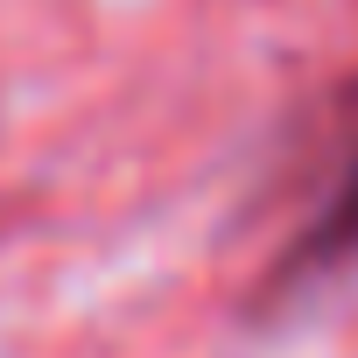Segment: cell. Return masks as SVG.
Wrapping results in <instances>:
<instances>
[{
	"mask_svg": "<svg viewBox=\"0 0 358 358\" xmlns=\"http://www.w3.org/2000/svg\"><path fill=\"white\" fill-rule=\"evenodd\" d=\"M358 260V148H351V169L337 176L330 204L316 211V225L302 232V246L288 253V274H337Z\"/></svg>",
	"mask_w": 358,
	"mask_h": 358,
	"instance_id": "obj_1",
	"label": "cell"
}]
</instances>
